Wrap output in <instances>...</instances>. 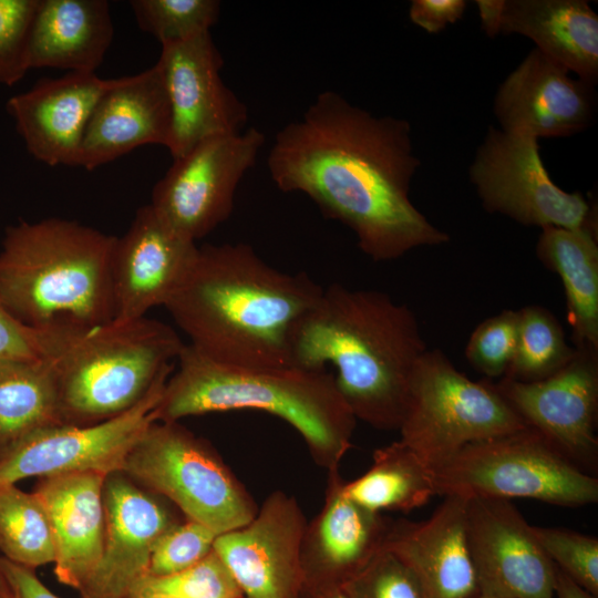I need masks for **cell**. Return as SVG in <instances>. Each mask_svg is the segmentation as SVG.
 <instances>
[{"label": "cell", "mask_w": 598, "mask_h": 598, "mask_svg": "<svg viewBox=\"0 0 598 598\" xmlns=\"http://www.w3.org/2000/svg\"><path fill=\"white\" fill-rule=\"evenodd\" d=\"M419 165L408 121L375 116L328 90L277 133L268 154L276 186L309 196L374 261L450 239L410 199Z\"/></svg>", "instance_id": "6da1fadb"}, {"label": "cell", "mask_w": 598, "mask_h": 598, "mask_svg": "<svg viewBox=\"0 0 598 598\" xmlns=\"http://www.w3.org/2000/svg\"><path fill=\"white\" fill-rule=\"evenodd\" d=\"M323 288L306 272L265 262L247 244L204 245L164 306L212 361L240 368L291 367L297 324Z\"/></svg>", "instance_id": "7a4b0ae2"}, {"label": "cell", "mask_w": 598, "mask_h": 598, "mask_svg": "<svg viewBox=\"0 0 598 598\" xmlns=\"http://www.w3.org/2000/svg\"><path fill=\"white\" fill-rule=\"evenodd\" d=\"M427 350L417 319L378 290L332 283L301 318L291 341V367L336 370V384L357 420L399 430L414 367Z\"/></svg>", "instance_id": "3957f363"}, {"label": "cell", "mask_w": 598, "mask_h": 598, "mask_svg": "<svg viewBox=\"0 0 598 598\" xmlns=\"http://www.w3.org/2000/svg\"><path fill=\"white\" fill-rule=\"evenodd\" d=\"M177 364L154 410L157 422L243 409L264 411L289 423L327 472L339 467L351 447L357 419L328 371L233 367L212 361L189 344H184Z\"/></svg>", "instance_id": "277c9868"}, {"label": "cell", "mask_w": 598, "mask_h": 598, "mask_svg": "<svg viewBox=\"0 0 598 598\" xmlns=\"http://www.w3.org/2000/svg\"><path fill=\"white\" fill-rule=\"evenodd\" d=\"M115 237L59 217L9 226L0 250V300L38 331L111 322Z\"/></svg>", "instance_id": "5b68a950"}, {"label": "cell", "mask_w": 598, "mask_h": 598, "mask_svg": "<svg viewBox=\"0 0 598 598\" xmlns=\"http://www.w3.org/2000/svg\"><path fill=\"white\" fill-rule=\"evenodd\" d=\"M62 424L87 425L135 406L171 377L184 347L168 324L143 317L89 328L43 331Z\"/></svg>", "instance_id": "8992f818"}, {"label": "cell", "mask_w": 598, "mask_h": 598, "mask_svg": "<svg viewBox=\"0 0 598 598\" xmlns=\"http://www.w3.org/2000/svg\"><path fill=\"white\" fill-rule=\"evenodd\" d=\"M430 472L444 497L529 498L566 507L598 502V480L529 427L467 444Z\"/></svg>", "instance_id": "52a82bcc"}, {"label": "cell", "mask_w": 598, "mask_h": 598, "mask_svg": "<svg viewBox=\"0 0 598 598\" xmlns=\"http://www.w3.org/2000/svg\"><path fill=\"white\" fill-rule=\"evenodd\" d=\"M121 471L217 535L244 526L258 511L212 445L178 422H153Z\"/></svg>", "instance_id": "ba28073f"}, {"label": "cell", "mask_w": 598, "mask_h": 598, "mask_svg": "<svg viewBox=\"0 0 598 598\" xmlns=\"http://www.w3.org/2000/svg\"><path fill=\"white\" fill-rule=\"evenodd\" d=\"M489 381H472L441 350H426L411 375L401 439L429 467L463 446L526 429Z\"/></svg>", "instance_id": "9c48e42d"}, {"label": "cell", "mask_w": 598, "mask_h": 598, "mask_svg": "<svg viewBox=\"0 0 598 598\" xmlns=\"http://www.w3.org/2000/svg\"><path fill=\"white\" fill-rule=\"evenodd\" d=\"M264 143L255 127L200 141L173 158L150 205L169 228L196 243L228 219L237 187Z\"/></svg>", "instance_id": "30bf717a"}, {"label": "cell", "mask_w": 598, "mask_h": 598, "mask_svg": "<svg viewBox=\"0 0 598 598\" xmlns=\"http://www.w3.org/2000/svg\"><path fill=\"white\" fill-rule=\"evenodd\" d=\"M470 178L487 212L525 226L575 228L594 221L582 194L567 193L550 179L534 136L491 126Z\"/></svg>", "instance_id": "8fae6325"}, {"label": "cell", "mask_w": 598, "mask_h": 598, "mask_svg": "<svg viewBox=\"0 0 598 598\" xmlns=\"http://www.w3.org/2000/svg\"><path fill=\"white\" fill-rule=\"evenodd\" d=\"M168 378L115 417L87 425L56 424L25 435L0 454V487L28 477L121 471L135 442L156 422L154 410Z\"/></svg>", "instance_id": "7c38bea8"}, {"label": "cell", "mask_w": 598, "mask_h": 598, "mask_svg": "<svg viewBox=\"0 0 598 598\" xmlns=\"http://www.w3.org/2000/svg\"><path fill=\"white\" fill-rule=\"evenodd\" d=\"M494 385L527 427L582 471L597 467L598 349L576 348L573 359L544 380L503 377Z\"/></svg>", "instance_id": "4fadbf2b"}, {"label": "cell", "mask_w": 598, "mask_h": 598, "mask_svg": "<svg viewBox=\"0 0 598 598\" xmlns=\"http://www.w3.org/2000/svg\"><path fill=\"white\" fill-rule=\"evenodd\" d=\"M161 45L156 63L171 105L172 157L208 137L240 132L248 109L221 79L224 60L210 31Z\"/></svg>", "instance_id": "5bb4252c"}, {"label": "cell", "mask_w": 598, "mask_h": 598, "mask_svg": "<svg viewBox=\"0 0 598 598\" xmlns=\"http://www.w3.org/2000/svg\"><path fill=\"white\" fill-rule=\"evenodd\" d=\"M307 524L297 499L275 491L250 522L216 537L213 548L244 598H299Z\"/></svg>", "instance_id": "9a60e30c"}, {"label": "cell", "mask_w": 598, "mask_h": 598, "mask_svg": "<svg viewBox=\"0 0 598 598\" xmlns=\"http://www.w3.org/2000/svg\"><path fill=\"white\" fill-rule=\"evenodd\" d=\"M466 532L481 592L554 598L556 567L511 501L467 499Z\"/></svg>", "instance_id": "2e32d148"}, {"label": "cell", "mask_w": 598, "mask_h": 598, "mask_svg": "<svg viewBox=\"0 0 598 598\" xmlns=\"http://www.w3.org/2000/svg\"><path fill=\"white\" fill-rule=\"evenodd\" d=\"M195 241L169 228L150 204L137 208L128 229L115 237L111 259L113 322L126 323L165 306L188 274Z\"/></svg>", "instance_id": "e0dca14e"}, {"label": "cell", "mask_w": 598, "mask_h": 598, "mask_svg": "<svg viewBox=\"0 0 598 598\" xmlns=\"http://www.w3.org/2000/svg\"><path fill=\"white\" fill-rule=\"evenodd\" d=\"M103 501L102 555L78 590L81 598H124L146 576L158 538L179 523L163 497L143 488L122 471L106 475Z\"/></svg>", "instance_id": "ac0fdd59"}, {"label": "cell", "mask_w": 598, "mask_h": 598, "mask_svg": "<svg viewBox=\"0 0 598 598\" xmlns=\"http://www.w3.org/2000/svg\"><path fill=\"white\" fill-rule=\"evenodd\" d=\"M594 85L534 49L498 87L494 113L507 133L570 136L594 120Z\"/></svg>", "instance_id": "d6986e66"}, {"label": "cell", "mask_w": 598, "mask_h": 598, "mask_svg": "<svg viewBox=\"0 0 598 598\" xmlns=\"http://www.w3.org/2000/svg\"><path fill=\"white\" fill-rule=\"evenodd\" d=\"M339 467L328 471L321 511L301 545L303 585L343 587L384 550L392 519L353 502Z\"/></svg>", "instance_id": "ffe728a7"}, {"label": "cell", "mask_w": 598, "mask_h": 598, "mask_svg": "<svg viewBox=\"0 0 598 598\" xmlns=\"http://www.w3.org/2000/svg\"><path fill=\"white\" fill-rule=\"evenodd\" d=\"M115 79L66 72L44 78L7 101V112L29 154L49 166H78L90 115Z\"/></svg>", "instance_id": "44dd1931"}, {"label": "cell", "mask_w": 598, "mask_h": 598, "mask_svg": "<svg viewBox=\"0 0 598 598\" xmlns=\"http://www.w3.org/2000/svg\"><path fill=\"white\" fill-rule=\"evenodd\" d=\"M172 113L158 64L115 79L95 104L82 137L79 164L93 171L148 144L168 148Z\"/></svg>", "instance_id": "7402d4cb"}, {"label": "cell", "mask_w": 598, "mask_h": 598, "mask_svg": "<svg viewBox=\"0 0 598 598\" xmlns=\"http://www.w3.org/2000/svg\"><path fill=\"white\" fill-rule=\"evenodd\" d=\"M466 502L445 496L429 518L391 525L384 550L409 567L427 598H477L481 594L467 540Z\"/></svg>", "instance_id": "603a6c76"}, {"label": "cell", "mask_w": 598, "mask_h": 598, "mask_svg": "<svg viewBox=\"0 0 598 598\" xmlns=\"http://www.w3.org/2000/svg\"><path fill=\"white\" fill-rule=\"evenodd\" d=\"M106 475L79 472L40 477L33 494L42 504L55 547L54 575L64 586L79 590L102 555Z\"/></svg>", "instance_id": "cb8c5ba5"}, {"label": "cell", "mask_w": 598, "mask_h": 598, "mask_svg": "<svg viewBox=\"0 0 598 598\" xmlns=\"http://www.w3.org/2000/svg\"><path fill=\"white\" fill-rule=\"evenodd\" d=\"M113 34L106 0H39L27 43L28 69L95 73Z\"/></svg>", "instance_id": "d4e9b609"}, {"label": "cell", "mask_w": 598, "mask_h": 598, "mask_svg": "<svg viewBox=\"0 0 598 598\" xmlns=\"http://www.w3.org/2000/svg\"><path fill=\"white\" fill-rule=\"evenodd\" d=\"M501 32L519 33L577 78L598 79V16L582 0H504Z\"/></svg>", "instance_id": "484cf974"}, {"label": "cell", "mask_w": 598, "mask_h": 598, "mask_svg": "<svg viewBox=\"0 0 598 598\" xmlns=\"http://www.w3.org/2000/svg\"><path fill=\"white\" fill-rule=\"evenodd\" d=\"M536 252L561 279L576 348L598 349V244L596 225L540 228Z\"/></svg>", "instance_id": "4316f807"}, {"label": "cell", "mask_w": 598, "mask_h": 598, "mask_svg": "<svg viewBox=\"0 0 598 598\" xmlns=\"http://www.w3.org/2000/svg\"><path fill=\"white\" fill-rule=\"evenodd\" d=\"M369 470L346 482L347 495L375 512H410L436 495L430 467L402 441L377 448Z\"/></svg>", "instance_id": "83f0119b"}, {"label": "cell", "mask_w": 598, "mask_h": 598, "mask_svg": "<svg viewBox=\"0 0 598 598\" xmlns=\"http://www.w3.org/2000/svg\"><path fill=\"white\" fill-rule=\"evenodd\" d=\"M56 424L62 423L50 361L0 363V454L25 435Z\"/></svg>", "instance_id": "f1b7e54d"}, {"label": "cell", "mask_w": 598, "mask_h": 598, "mask_svg": "<svg viewBox=\"0 0 598 598\" xmlns=\"http://www.w3.org/2000/svg\"><path fill=\"white\" fill-rule=\"evenodd\" d=\"M0 550L8 560L32 569L55 560L52 529L42 504L16 484L0 487Z\"/></svg>", "instance_id": "f546056e"}, {"label": "cell", "mask_w": 598, "mask_h": 598, "mask_svg": "<svg viewBox=\"0 0 598 598\" xmlns=\"http://www.w3.org/2000/svg\"><path fill=\"white\" fill-rule=\"evenodd\" d=\"M556 317L542 306L518 310L516 347L505 378L520 382L544 380L575 355Z\"/></svg>", "instance_id": "4dcf8cb0"}, {"label": "cell", "mask_w": 598, "mask_h": 598, "mask_svg": "<svg viewBox=\"0 0 598 598\" xmlns=\"http://www.w3.org/2000/svg\"><path fill=\"white\" fill-rule=\"evenodd\" d=\"M130 6L138 28L161 44L210 31L220 14L217 0H132Z\"/></svg>", "instance_id": "1f68e13d"}, {"label": "cell", "mask_w": 598, "mask_h": 598, "mask_svg": "<svg viewBox=\"0 0 598 598\" xmlns=\"http://www.w3.org/2000/svg\"><path fill=\"white\" fill-rule=\"evenodd\" d=\"M244 598L234 577L213 550L189 568L164 577L144 576L125 597ZM124 597V598H125Z\"/></svg>", "instance_id": "d6a6232c"}, {"label": "cell", "mask_w": 598, "mask_h": 598, "mask_svg": "<svg viewBox=\"0 0 598 598\" xmlns=\"http://www.w3.org/2000/svg\"><path fill=\"white\" fill-rule=\"evenodd\" d=\"M553 564L577 585L598 596V539L576 530L533 526Z\"/></svg>", "instance_id": "836d02e7"}, {"label": "cell", "mask_w": 598, "mask_h": 598, "mask_svg": "<svg viewBox=\"0 0 598 598\" xmlns=\"http://www.w3.org/2000/svg\"><path fill=\"white\" fill-rule=\"evenodd\" d=\"M517 326L518 310L512 309L477 324L465 348L468 363L487 379L503 378L514 357Z\"/></svg>", "instance_id": "e575fe53"}, {"label": "cell", "mask_w": 598, "mask_h": 598, "mask_svg": "<svg viewBox=\"0 0 598 598\" xmlns=\"http://www.w3.org/2000/svg\"><path fill=\"white\" fill-rule=\"evenodd\" d=\"M217 536L197 522L177 523L156 542L146 576L164 577L189 568L213 550Z\"/></svg>", "instance_id": "d590c367"}, {"label": "cell", "mask_w": 598, "mask_h": 598, "mask_svg": "<svg viewBox=\"0 0 598 598\" xmlns=\"http://www.w3.org/2000/svg\"><path fill=\"white\" fill-rule=\"evenodd\" d=\"M39 0H0V85L12 86L29 71L27 43Z\"/></svg>", "instance_id": "8d00e7d4"}, {"label": "cell", "mask_w": 598, "mask_h": 598, "mask_svg": "<svg viewBox=\"0 0 598 598\" xmlns=\"http://www.w3.org/2000/svg\"><path fill=\"white\" fill-rule=\"evenodd\" d=\"M343 587L353 598H427L409 567L388 550Z\"/></svg>", "instance_id": "74e56055"}, {"label": "cell", "mask_w": 598, "mask_h": 598, "mask_svg": "<svg viewBox=\"0 0 598 598\" xmlns=\"http://www.w3.org/2000/svg\"><path fill=\"white\" fill-rule=\"evenodd\" d=\"M43 358V332L22 324L0 300V363Z\"/></svg>", "instance_id": "f35d334b"}, {"label": "cell", "mask_w": 598, "mask_h": 598, "mask_svg": "<svg viewBox=\"0 0 598 598\" xmlns=\"http://www.w3.org/2000/svg\"><path fill=\"white\" fill-rule=\"evenodd\" d=\"M464 0H413L409 16L413 23L430 33H436L462 18Z\"/></svg>", "instance_id": "ab89813d"}, {"label": "cell", "mask_w": 598, "mask_h": 598, "mask_svg": "<svg viewBox=\"0 0 598 598\" xmlns=\"http://www.w3.org/2000/svg\"><path fill=\"white\" fill-rule=\"evenodd\" d=\"M0 567L12 598H60L38 578L35 569L12 563L2 556Z\"/></svg>", "instance_id": "60d3db41"}, {"label": "cell", "mask_w": 598, "mask_h": 598, "mask_svg": "<svg viewBox=\"0 0 598 598\" xmlns=\"http://www.w3.org/2000/svg\"><path fill=\"white\" fill-rule=\"evenodd\" d=\"M482 28L489 37L501 32L504 0H477L475 1Z\"/></svg>", "instance_id": "b9f144b4"}, {"label": "cell", "mask_w": 598, "mask_h": 598, "mask_svg": "<svg viewBox=\"0 0 598 598\" xmlns=\"http://www.w3.org/2000/svg\"><path fill=\"white\" fill-rule=\"evenodd\" d=\"M556 567V566H555ZM554 598H598L577 585L567 575L556 567L554 582Z\"/></svg>", "instance_id": "7bdbcfd3"}, {"label": "cell", "mask_w": 598, "mask_h": 598, "mask_svg": "<svg viewBox=\"0 0 598 598\" xmlns=\"http://www.w3.org/2000/svg\"><path fill=\"white\" fill-rule=\"evenodd\" d=\"M299 598H353L344 587L303 585Z\"/></svg>", "instance_id": "ee69618b"}, {"label": "cell", "mask_w": 598, "mask_h": 598, "mask_svg": "<svg viewBox=\"0 0 598 598\" xmlns=\"http://www.w3.org/2000/svg\"><path fill=\"white\" fill-rule=\"evenodd\" d=\"M0 598H12L9 585L0 567Z\"/></svg>", "instance_id": "f6af8a7d"}, {"label": "cell", "mask_w": 598, "mask_h": 598, "mask_svg": "<svg viewBox=\"0 0 598 598\" xmlns=\"http://www.w3.org/2000/svg\"><path fill=\"white\" fill-rule=\"evenodd\" d=\"M125 598H182L176 596H163V595H153V596H144V597H125Z\"/></svg>", "instance_id": "bcb514c9"}, {"label": "cell", "mask_w": 598, "mask_h": 598, "mask_svg": "<svg viewBox=\"0 0 598 598\" xmlns=\"http://www.w3.org/2000/svg\"><path fill=\"white\" fill-rule=\"evenodd\" d=\"M477 598H499V597H496V596H493V595H489V594L481 592Z\"/></svg>", "instance_id": "7dc6e473"}]
</instances>
